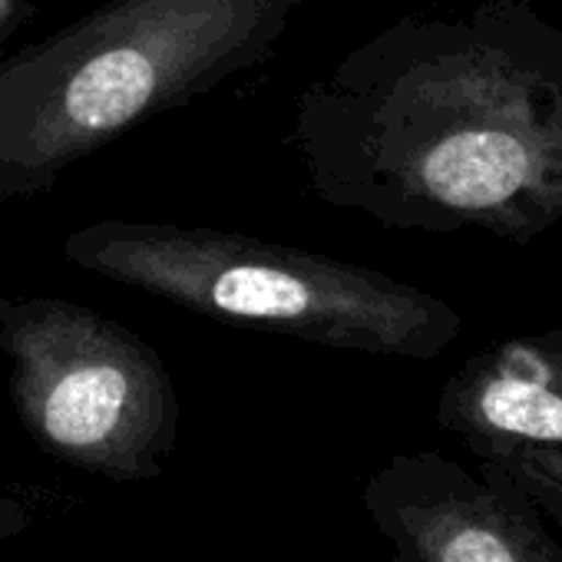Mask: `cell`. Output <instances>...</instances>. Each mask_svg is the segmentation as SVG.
Masks as SVG:
<instances>
[{
  "instance_id": "1",
  "label": "cell",
  "mask_w": 562,
  "mask_h": 562,
  "mask_svg": "<svg viewBox=\"0 0 562 562\" xmlns=\"http://www.w3.org/2000/svg\"><path fill=\"white\" fill-rule=\"evenodd\" d=\"M315 195L394 232H562V27L529 0L411 14L295 103Z\"/></svg>"
},
{
  "instance_id": "2",
  "label": "cell",
  "mask_w": 562,
  "mask_h": 562,
  "mask_svg": "<svg viewBox=\"0 0 562 562\" xmlns=\"http://www.w3.org/2000/svg\"><path fill=\"white\" fill-rule=\"evenodd\" d=\"M302 0H106L0 60V202L271 60Z\"/></svg>"
},
{
  "instance_id": "3",
  "label": "cell",
  "mask_w": 562,
  "mask_h": 562,
  "mask_svg": "<svg viewBox=\"0 0 562 562\" xmlns=\"http://www.w3.org/2000/svg\"><path fill=\"white\" fill-rule=\"evenodd\" d=\"M64 255L195 315L338 351L434 361L463 335V315L424 289L255 235L103 218L74 228Z\"/></svg>"
},
{
  "instance_id": "4",
  "label": "cell",
  "mask_w": 562,
  "mask_h": 562,
  "mask_svg": "<svg viewBox=\"0 0 562 562\" xmlns=\"http://www.w3.org/2000/svg\"><path fill=\"white\" fill-rule=\"evenodd\" d=\"M0 351L21 424L50 457L120 483L162 476L179 394L139 335L57 295H0Z\"/></svg>"
},
{
  "instance_id": "5",
  "label": "cell",
  "mask_w": 562,
  "mask_h": 562,
  "mask_svg": "<svg viewBox=\"0 0 562 562\" xmlns=\"http://www.w3.org/2000/svg\"><path fill=\"white\" fill-rule=\"evenodd\" d=\"M364 513L397 562H562L546 513L493 463L394 453L364 483Z\"/></svg>"
},
{
  "instance_id": "6",
  "label": "cell",
  "mask_w": 562,
  "mask_h": 562,
  "mask_svg": "<svg viewBox=\"0 0 562 562\" xmlns=\"http://www.w3.org/2000/svg\"><path fill=\"white\" fill-rule=\"evenodd\" d=\"M437 424L473 457L493 447H562V391L493 348L443 384Z\"/></svg>"
},
{
  "instance_id": "7",
  "label": "cell",
  "mask_w": 562,
  "mask_h": 562,
  "mask_svg": "<svg viewBox=\"0 0 562 562\" xmlns=\"http://www.w3.org/2000/svg\"><path fill=\"white\" fill-rule=\"evenodd\" d=\"M499 467L542 513L562 526V447H493L476 453Z\"/></svg>"
},
{
  "instance_id": "8",
  "label": "cell",
  "mask_w": 562,
  "mask_h": 562,
  "mask_svg": "<svg viewBox=\"0 0 562 562\" xmlns=\"http://www.w3.org/2000/svg\"><path fill=\"white\" fill-rule=\"evenodd\" d=\"M496 351L506 361H513L516 368H522L532 378H539V381L552 384L555 391H562V325H555L549 331L509 338Z\"/></svg>"
},
{
  "instance_id": "9",
  "label": "cell",
  "mask_w": 562,
  "mask_h": 562,
  "mask_svg": "<svg viewBox=\"0 0 562 562\" xmlns=\"http://www.w3.org/2000/svg\"><path fill=\"white\" fill-rule=\"evenodd\" d=\"M31 522H34V509L24 499L0 493V546L31 529Z\"/></svg>"
},
{
  "instance_id": "10",
  "label": "cell",
  "mask_w": 562,
  "mask_h": 562,
  "mask_svg": "<svg viewBox=\"0 0 562 562\" xmlns=\"http://www.w3.org/2000/svg\"><path fill=\"white\" fill-rule=\"evenodd\" d=\"M24 11V0H0V37H4Z\"/></svg>"
}]
</instances>
